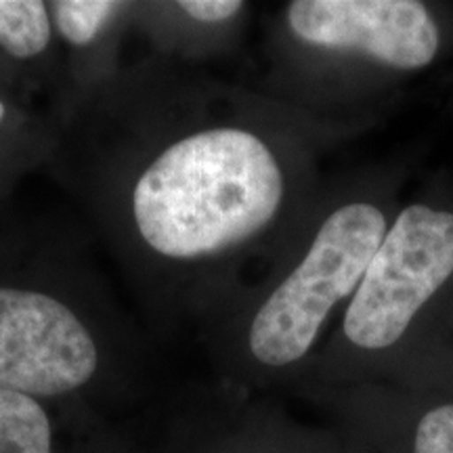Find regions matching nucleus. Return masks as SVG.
<instances>
[{
	"instance_id": "39448f33",
	"label": "nucleus",
	"mask_w": 453,
	"mask_h": 453,
	"mask_svg": "<svg viewBox=\"0 0 453 453\" xmlns=\"http://www.w3.org/2000/svg\"><path fill=\"white\" fill-rule=\"evenodd\" d=\"M95 370V340L65 304L0 288V390L64 395L88 382Z\"/></svg>"
},
{
	"instance_id": "0eeeda50",
	"label": "nucleus",
	"mask_w": 453,
	"mask_h": 453,
	"mask_svg": "<svg viewBox=\"0 0 453 453\" xmlns=\"http://www.w3.org/2000/svg\"><path fill=\"white\" fill-rule=\"evenodd\" d=\"M0 453H50V424L34 396L0 390Z\"/></svg>"
},
{
	"instance_id": "1a4fd4ad",
	"label": "nucleus",
	"mask_w": 453,
	"mask_h": 453,
	"mask_svg": "<svg viewBox=\"0 0 453 453\" xmlns=\"http://www.w3.org/2000/svg\"><path fill=\"white\" fill-rule=\"evenodd\" d=\"M116 9L118 3H110V0H61V3H53L57 26L72 44H88Z\"/></svg>"
},
{
	"instance_id": "9d476101",
	"label": "nucleus",
	"mask_w": 453,
	"mask_h": 453,
	"mask_svg": "<svg viewBox=\"0 0 453 453\" xmlns=\"http://www.w3.org/2000/svg\"><path fill=\"white\" fill-rule=\"evenodd\" d=\"M179 7L202 24H217L240 13L243 3L240 0H183Z\"/></svg>"
},
{
	"instance_id": "f03ea898",
	"label": "nucleus",
	"mask_w": 453,
	"mask_h": 453,
	"mask_svg": "<svg viewBox=\"0 0 453 453\" xmlns=\"http://www.w3.org/2000/svg\"><path fill=\"white\" fill-rule=\"evenodd\" d=\"M290 194L286 166L243 128H212L170 145L134 187L143 240L170 258L225 250L273 225Z\"/></svg>"
},
{
	"instance_id": "f257e3e1",
	"label": "nucleus",
	"mask_w": 453,
	"mask_h": 453,
	"mask_svg": "<svg viewBox=\"0 0 453 453\" xmlns=\"http://www.w3.org/2000/svg\"><path fill=\"white\" fill-rule=\"evenodd\" d=\"M344 353L378 384L453 387V168L401 202L340 321Z\"/></svg>"
},
{
	"instance_id": "7ed1b4c3",
	"label": "nucleus",
	"mask_w": 453,
	"mask_h": 453,
	"mask_svg": "<svg viewBox=\"0 0 453 453\" xmlns=\"http://www.w3.org/2000/svg\"><path fill=\"white\" fill-rule=\"evenodd\" d=\"M410 168L395 164L326 208L303 252L254 315L248 347L269 370L303 364L340 304H349L401 206Z\"/></svg>"
},
{
	"instance_id": "20e7f679",
	"label": "nucleus",
	"mask_w": 453,
	"mask_h": 453,
	"mask_svg": "<svg viewBox=\"0 0 453 453\" xmlns=\"http://www.w3.org/2000/svg\"><path fill=\"white\" fill-rule=\"evenodd\" d=\"M286 27L300 49L382 88H416L453 59V3L441 0H296Z\"/></svg>"
},
{
	"instance_id": "423d86ee",
	"label": "nucleus",
	"mask_w": 453,
	"mask_h": 453,
	"mask_svg": "<svg viewBox=\"0 0 453 453\" xmlns=\"http://www.w3.org/2000/svg\"><path fill=\"white\" fill-rule=\"evenodd\" d=\"M364 418L372 453H453V387L378 384Z\"/></svg>"
},
{
	"instance_id": "9b49d317",
	"label": "nucleus",
	"mask_w": 453,
	"mask_h": 453,
	"mask_svg": "<svg viewBox=\"0 0 453 453\" xmlns=\"http://www.w3.org/2000/svg\"><path fill=\"white\" fill-rule=\"evenodd\" d=\"M3 118H4V105L0 104V122H3Z\"/></svg>"
},
{
	"instance_id": "6e6552de",
	"label": "nucleus",
	"mask_w": 453,
	"mask_h": 453,
	"mask_svg": "<svg viewBox=\"0 0 453 453\" xmlns=\"http://www.w3.org/2000/svg\"><path fill=\"white\" fill-rule=\"evenodd\" d=\"M50 38L49 15L38 0H0V47L27 59L42 53Z\"/></svg>"
}]
</instances>
